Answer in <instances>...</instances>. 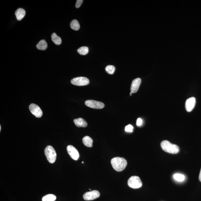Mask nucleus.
Segmentation results:
<instances>
[{"label": "nucleus", "mask_w": 201, "mask_h": 201, "mask_svg": "<svg viewBox=\"0 0 201 201\" xmlns=\"http://www.w3.org/2000/svg\"><path fill=\"white\" fill-rule=\"evenodd\" d=\"M75 125L76 126L79 127H82V128H85L88 125L86 121L84 120L82 118H79L78 119H75L73 120Z\"/></svg>", "instance_id": "nucleus-12"}, {"label": "nucleus", "mask_w": 201, "mask_h": 201, "mask_svg": "<svg viewBox=\"0 0 201 201\" xmlns=\"http://www.w3.org/2000/svg\"><path fill=\"white\" fill-rule=\"evenodd\" d=\"M111 162L114 169L118 172L123 171L127 165V161L123 158H114L112 159Z\"/></svg>", "instance_id": "nucleus-1"}, {"label": "nucleus", "mask_w": 201, "mask_h": 201, "mask_svg": "<svg viewBox=\"0 0 201 201\" xmlns=\"http://www.w3.org/2000/svg\"><path fill=\"white\" fill-rule=\"evenodd\" d=\"M132 93L131 92L130 93V95L131 96V94H132Z\"/></svg>", "instance_id": "nucleus-26"}, {"label": "nucleus", "mask_w": 201, "mask_h": 201, "mask_svg": "<svg viewBox=\"0 0 201 201\" xmlns=\"http://www.w3.org/2000/svg\"><path fill=\"white\" fill-rule=\"evenodd\" d=\"M67 150L68 153L73 160L76 161L79 158V152L73 146L71 145L68 146L67 147Z\"/></svg>", "instance_id": "nucleus-8"}, {"label": "nucleus", "mask_w": 201, "mask_h": 201, "mask_svg": "<svg viewBox=\"0 0 201 201\" xmlns=\"http://www.w3.org/2000/svg\"><path fill=\"white\" fill-rule=\"evenodd\" d=\"M38 49L41 50H44L46 49L47 47V44L45 40H42L40 41L36 45Z\"/></svg>", "instance_id": "nucleus-15"}, {"label": "nucleus", "mask_w": 201, "mask_h": 201, "mask_svg": "<svg viewBox=\"0 0 201 201\" xmlns=\"http://www.w3.org/2000/svg\"><path fill=\"white\" fill-rule=\"evenodd\" d=\"M1 125H0V131H1Z\"/></svg>", "instance_id": "nucleus-27"}, {"label": "nucleus", "mask_w": 201, "mask_h": 201, "mask_svg": "<svg viewBox=\"0 0 201 201\" xmlns=\"http://www.w3.org/2000/svg\"><path fill=\"white\" fill-rule=\"evenodd\" d=\"M134 129V127L132 125H128L127 126H125V131L127 132H132Z\"/></svg>", "instance_id": "nucleus-22"}, {"label": "nucleus", "mask_w": 201, "mask_h": 201, "mask_svg": "<svg viewBox=\"0 0 201 201\" xmlns=\"http://www.w3.org/2000/svg\"><path fill=\"white\" fill-rule=\"evenodd\" d=\"M106 72L109 74H113L115 71V67L113 65H108L106 67Z\"/></svg>", "instance_id": "nucleus-21"}, {"label": "nucleus", "mask_w": 201, "mask_h": 201, "mask_svg": "<svg viewBox=\"0 0 201 201\" xmlns=\"http://www.w3.org/2000/svg\"><path fill=\"white\" fill-rule=\"evenodd\" d=\"M26 14V11L23 8H20L15 11V15L18 21H21L25 17Z\"/></svg>", "instance_id": "nucleus-13"}, {"label": "nucleus", "mask_w": 201, "mask_h": 201, "mask_svg": "<svg viewBox=\"0 0 201 201\" xmlns=\"http://www.w3.org/2000/svg\"><path fill=\"white\" fill-rule=\"evenodd\" d=\"M128 183L129 187L134 189L139 188L142 186V183L140 178L136 176L130 177Z\"/></svg>", "instance_id": "nucleus-4"}, {"label": "nucleus", "mask_w": 201, "mask_h": 201, "mask_svg": "<svg viewBox=\"0 0 201 201\" xmlns=\"http://www.w3.org/2000/svg\"><path fill=\"white\" fill-rule=\"evenodd\" d=\"M78 52L82 55H85L89 52V49L88 47L86 46L82 47L78 49Z\"/></svg>", "instance_id": "nucleus-19"}, {"label": "nucleus", "mask_w": 201, "mask_h": 201, "mask_svg": "<svg viewBox=\"0 0 201 201\" xmlns=\"http://www.w3.org/2000/svg\"><path fill=\"white\" fill-rule=\"evenodd\" d=\"M51 37L53 42L56 45H60L62 43L61 38L57 36L55 33L52 34Z\"/></svg>", "instance_id": "nucleus-16"}, {"label": "nucleus", "mask_w": 201, "mask_h": 201, "mask_svg": "<svg viewBox=\"0 0 201 201\" xmlns=\"http://www.w3.org/2000/svg\"><path fill=\"white\" fill-rule=\"evenodd\" d=\"M141 82V79L139 78H137L133 80L131 83V90L132 93L136 92L138 91Z\"/></svg>", "instance_id": "nucleus-11"}, {"label": "nucleus", "mask_w": 201, "mask_h": 201, "mask_svg": "<svg viewBox=\"0 0 201 201\" xmlns=\"http://www.w3.org/2000/svg\"><path fill=\"white\" fill-rule=\"evenodd\" d=\"M100 195V192L98 191L93 190L84 194L83 198L85 200H92L99 197Z\"/></svg>", "instance_id": "nucleus-7"}, {"label": "nucleus", "mask_w": 201, "mask_h": 201, "mask_svg": "<svg viewBox=\"0 0 201 201\" xmlns=\"http://www.w3.org/2000/svg\"><path fill=\"white\" fill-rule=\"evenodd\" d=\"M71 83L73 85L78 86H83L88 85L89 83V81L88 78L84 77H79L73 78L71 81Z\"/></svg>", "instance_id": "nucleus-5"}, {"label": "nucleus", "mask_w": 201, "mask_h": 201, "mask_svg": "<svg viewBox=\"0 0 201 201\" xmlns=\"http://www.w3.org/2000/svg\"><path fill=\"white\" fill-rule=\"evenodd\" d=\"M56 199V196L53 194H48L43 197L42 201H54Z\"/></svg>", "instance_id": "nucleus-18"}, {"label": "nucleus", "mask_w": 201, "mask_h": 201, "mask_svg": "<svg viewBox=\"0 0 201 201\" xmlns=\"http://www.w3.org/2000/svg\"><path fill=\"white\" fill-rule=\"evenodd\" d=\"M173 178L177 181L182 182L184 181L185 179V177L183 174H176L173 175Z\"/></svg>", "instance_id": "nucleus-20"}, {"label": "nucleus", "mask_w": 201, "mask_h": 201, "mask_svg": "<svg viewBox=\"0 0 201 201\" xmlns=\"http://www.w3.org/2000/svg\"><path fill=\"white\" fill-rule=\"evenodd\" d=\"M70 26L72 29L75 31L79 30L80 28L79 22L76 20L72 21L70 23Z\"/></svg>", "instance_id": "nucleus-17"}, {"label": "nucleus", "mask_w": 201, "mask_h": 201, "mask_svg": "<svg viewBox=\"0 0 201 201\" xmlns=\"http://www.w3.org/2000/svg\"><path fill=\"white\" fill-rule=\"evenodd\" d=\"M44 153L47 160L50 163L53 164L55 162L56 158V153L52 146H47L44 150Z\"/></svg>", "instance_id": "nucleus-3"}, {"label": "nucleus", "mask_w": 201, "mask_h": 201, "mask_svg": "<svg viewBox=\"0 0 201 201\" xmlns=\"http://www.w3.org/2000/svg\"><path fill=\"white\" fill-rule=\"evenodd\" d=\"M87 107L94 109H102L104 107V103L93 100H88L85 102Z\"/></svg>", "instance_id": "nucleus-6"}, {"label": "nucleus", "mask_w": 201, "mask_h": 201, "mask_svg": "<svg viewBox=\"0 0 201 201\" xmlns=\"http://www.w3.org/2000/svg\"><path fill=\"white\" fill-rule=\"evenodd\" d=\"M143 123V120L141 118H138L137 119L136 122V125L137 126H140Z\"/></svg>", "instance_id": "nucleus-24"}, {"label": "nucleus", "mask_w": 201, "mask_h": 201, "mask_svg": "<svg viewBox=\"0 0 201 201\" xmlns=\"http://www.w3.org/2000/svg\"><path fill=\"white\" fill-rule=\"evenodd\" d=\"M83 2V0H77L76 1L75 7H76V8H79L81 6V5H82Z\"/></svg>", "instance_id": "nucleus-23"}, {"label": "nucleus", "mask_w": 201, "mask_h": 201, "mask_svg": "<svg viewBox=\"0 0 201 201\" xmlns=\"http://www.w3.org/2000/svg\"><path fill=\"white\" fill-rule=\"evenodd\" d=\"M31 113L37 118L41 117L43 115L42 111L39 106L34 104H32L29 106Z\"/></svg>", "instance_id": "nucleus-9"}, {"label": "nucleus", "mask_w": 201, "mask_h": 201, "mask_svg": "<svg viewBox=\"0 0 201 201\" xmlns=\"http://www.w3.org/2000/svg\"><path fill=\"white\" fill-rule=\"evenodd\" d=\"M199 178V181L201 182V169L200 170V172Z\"/></svg>", "instance_id": "nucleus-25"}, {"label": "nucleus", "mask_w": 201, "mask_h": 201, "mask_svg": "<svg viewBox=\"0 0 201 201\" xmlns=\"http://www.w3.org/2000/svg\"><path fill=\"white\" fill-rule=\"evenodd\" d=\"M162 150L171 154H177L179 152V147L177 145L172 144L167 140H165L161 143Z\"/></svg>", "instance_id": "nucleus-2"}, {"label": "nucleus", "mask_w": 201, "mask_h": 201, "mask_svg": "<svg viewBox=\"0 0 201 201\" xmlns=\"http://www.w3.org/2000/svg\"><path fill=\"white\" fill-rule=\"evenodd\" d=\"M196 99L194 97H191L186 100L185 107L186 111L190 112L192 111L195 107L196 104Z\"/></svg>", "instance_id": "nucleus-10"}, {"label": "nucleus", "mask_w": 201, "mask_h": 201, "mask_svg": "<svg viewBox=\"0 0 201 201\" xmlns=\"http://www.w3.org/2000/svg\"><path fill=\"white\" fill-rule=\"evenodd\" d=\"M84 162H82V163H84Z\"/></svg>", "instance_id": "nucleus-28"}, {"label": "nucleus", "mask_w": 201, "mask_h": 201, "mask_svg": "<svg viewBox=\"0 0 201 201\" xmlns=\"http://www.w3.org/2000/svg\"><path fill=\"white\" fill-rule=\"evenodd\" d=\"M82 142L84 144L88 147H92V139L88 136H85L82 139Z\"/></svg>", "instance_id": "nucleus-14"}]
</instances>
